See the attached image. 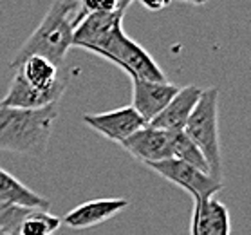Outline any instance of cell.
I'll use <instances>...</instances> for the list:
<instances>
[{"instance_id": "obj_1", "label": "cell", "mask_w": 251, "mask_h": 235, "mask_svg": "<svg viewBox=\"0 0 251 235\" xmlns=\"http://www.w3.org/2000/svg\"><path fill=\"white\" fill-rule=\"evenodd\" d=\"M78 11L80 0H54L38 27L17 51L9 67L17 71L20 63L29 56H44L60 67L67 56V51L73 47Z\"/></svg>"}, {"instance_id": "obj_2", "label": "cell", "mask_w": 251, "mask_h": 235, "mask_svg": "<svg viewBox=\"0 0 251 235\" xmlns=\"http://www.w3.org/2000/svg\"><path fill=\"white\" fill-rule=\"evenodd\" d=\"M56 118L58 105L36 110L0 105V150L29 157L46 156Z\"/></svg>"}, {"instance_id": "obj_3", "label": "cell", "mask_w": 251, "mask_h": 235, "mask_svg": "<svg viewBox=\"0 0 251 235\" xmlns=\"http://www.w3.org/2000/svg\"><path fill=\"white\" fill-rule=\"evenodd\" d=\"M98 56L116 63L125 71L130 78L150 81H168L157 62L150 56L147 49H143L137 42L125 35L123 22H116L109 31H105L89 49Z\"/></svg>"}, {"instance_id": "obj_4", "label": "cell", "mask_w": 251, "mask_h": 235, "mask_svg": "<svg viewBox=\"0 0 251 235\" xmlns=\"http://www.w3.org/2000/svg\"><path fill=\"white\" fill-rule=\"evenodd\" d=\"M183 132L194 141L206 157L210 176L223 183V156L219 143V89H202L199 102L188 118Z\"/></svg>"}, {"instance_id": "obj_5", "label": "cell", "mask_w": 251, "mask_h": 235, "mask_svg": "<svg viewBox=\"0 0 251 235\" xmlns=\"http://www.w3.org/2000/svg\"><path fill=\"white\" fill-rule=\"evenodd\" d=\"M145 166H149L150 170L159 174L161 178H165L166 181L177 184L179 188L186 190L188 194H192L195 201L211 199L224 186L221 181L211 178L210 174L202 172L199 168H195V166L188 165L184 161L176 159V157L155 161V163H147Z\"/></svg>"}, {"instance_id": "obj_6", "label": "cell", "mask_w": 251, "mask_h": 235, "mask_svg": "<svg viewBox=\"0 0 251 235\" xmlns=\"http://www.w3.org/2000/svg\"><path fill=\"white\" fill-rule=\"evenodd\" d=\"M81 120L92 131L120 145L141 127L147 125L132 105H125V107L109 110V112H100V114H83Z\"/></svg>"}, {"instance_id": "obj_7", "label": "cell", "mask_w": 251, "mask_h": 235, "mask_svg": "<svg viewBox=\"0 0 251 235\" xmlns=\"http://www.w3.org/2000/svg\"><path fill=\"white\" fill-rule=\"evenodd\" d=\"M121 147L141 163H155V161L170 159L174 157L172 149V132L155 129L152 125L141 127L134 132L130 138H126Z\"/></svg>"}, {"instance_id": "obj_8", "label": "cell", "mask_w": 251, "mask_h": 235, "mask_svg": "<svg viewBox=\"0 0 251 235\" xmlns=\"http://www.w3.org/2000/svg\"><path fill=\"white\" fill-rule=\"evenodd\" d=\"M65 91V81H60L52 89L42 91L36 87H31L27 81L24 80L22 75L15 71V76L11 80V85L7 89V94L0 100L2 107H13V109H27L36 110L44 109L49 105H58L60 98Z\"/></svg>"}, {"instance_id": "obj_9", "label": "cell", "mask_w": 251, "mask_h": 235, "mask_svg": "<svg viewBox=\"0 0 251 235\" xmlns=\"http://www.w3.org/2000/svg\"><path fill=\"white\" fill-rule=\"evenodd\" d=\"M132 80V107L137 110L145 123H150L168 102L176 96L179 87L170 81H150L130 78Z\"/></svg>"}, {"instance_id": "obj_10", "label": "cell", "mask_w": 251, "mask_h": 235, "mask_svg": "<svg viewBox=\"0 0 251 235\" xmlns=\"http://www.w3.org/2000/svg\"><path fill=\"white\" fill-rule=\"evenodd\" d=\"M128 207V201L121 197H103V199L87 201L80 207L73 208L63 217L62 223L73 230H85L105 223L123 212Z\"/></svg>"}, {"instance_id": "obj_11", "label": "cell", "mask_w": 251, "mask_h": 235, "mask_svg": "<svg viewBox=\"0 0 251 235\" xmlns=\"http://www.w3.org/2000/svg\"><path fill=\"white\" fill-rule=\"evenodd\" d=\"M201 92H202V89L197 85L179 87L177 94L168 102V105L147 125H152L155 129H163V131L168 132L183 131L188 118L194 112L195 105L199 102Z\"/></svg>"}, {"instance_id": "obj_12", "label": "cell", "mask_w": 251, "mask_h": 235, "mask_svg": "<svg viewBox=\"0 0 251 235\" xmlns=\"http://www.w3.org/2000/svg\"><path fill=\"white\" fill-rule=\"evenodd\" d=\"M229 210L215 197L195 201L192 213V235H229Z\"/></svg>"}, {"instance_id": "obj_13", "label": "cell", "mask_w": 251, "mask_h": 235, "mask_svg": "<svg viewBox=\"0 0 251 235\" xmlns=\"http://www.w3.org/2000/svg\"><path fill=\"white\" fill-rule=\"evenodd\" d=\"M0 201L24 208H38V210L51 208V201L27 188L22 181L6 172L2 166H0Z\"/></svg>"}, {"instance_id": "obj_14", "label": "cell", "mask_w": 251, "mask_h": 235, "mask_svg": "<svg viewBox=\"0 0 251 235\" xmlns=\"http://www.w3.org/2000/svg\"><path fill=\"white\" fill-rule=\"evenodd\" d=\"M17 71L29 85L42 89V91L52 89L62 81V78H58V67L44 56H29L27 60L20 63Z\"/></svg>"}, {"instance_id": "obj_15", "label": "cell", "mask_w": 251, "mask_h": 235, "mask_svg": "<svg viewBox=\"0 0 251 235\" xmlns=\"http://www.w3.org/2000/svg\"><path fill=\"white\" fill-rule=\"evenodd\" d=\"M60 226H62V219L49 213V210L33 208L22 219L17 235H56Z\"/></svg>"}, {"instance_id": "obj_16", "label": "cell", "mask_w": 251, "mask_h": 235, "mask_svg": "<svg viewBox=\"0 0 251 235\" xmlns=\"http://www.w3.org/2000/svg\"><path fill=\"white\" fill-rule=\"evenodd\" d=\"M172 149H174V157H176V159L184 161V163H188V165L199 168L202 172L210 174L206 157L202 156L199 147H197L183 131L172 132Z\"/></svg>"}, {"instance_id": "obj_17", "label": "cell", "mask_w": 251, "mask_h": 235, "mask_svg": "<svg viewBox=\"0 0 251 235\" xmlns=\"http://www.w3.org/2000/svg\"><path fill=\"white\" fill-rule=\"evenodd\" d=\"M33 208H24L0 201V232L6 235H17L18 226L22 219L31 212Z\"/></svg>"}, {"instance_id": "obj_18", "label": "cell", "mask_w": 251, "mask_h": 235, "mask_svg": "<svg viewBox=\"0 0 251 235\" xmlns=\"http://www.w3.org/2000/svg\"><path fill=\"white\" fill-rule=\"evenodd\" d=\"M118 11V0H80V11H78V24L83 17L92 13H112Z\"/></svg>"}, {"instance_id": "obj_19", "label": "cell", "mask_w": 251, "mask_h": 235, "mask_svg": "<svg viewBox=\"0 0 251 235\" xmlns=\"http://www.w3.org/2000/svg\"><path fill=\"white\" fill-rule=\"evenodd\" d=\"M137 2L143 4L149 11H161L163 7H166L170 4L172 0H137Z\"/></svg>"}, {"instance_id": "obj_20", "label": "cell", "mask_w": 251, "mask_h": 235, "mask_svg": "<svg viewBox=\"0 0 251 235\" xmlns=\"http://www.w3.org/2000/svg\"><path fill=\"white\" fill-rule=\"evenodd\" d=\"M134 0H118V11L121 13H125L126 11V7L130 6Z\"/></svg>"}, {"instance_id": "obj_21", "label": "cell", "mask_w": 251, "mask_h": 235, "mask_svg": "<svg viewBox=\"0 0 251 235\" xmlns=\"http://www.w3.org/2000/svg\"><path fill=\"white\" fill-rule=\"evenodd\" d=\"M183 2H188V4H195V6H202L208 0H183Z\"/></svg>"}, {"instance_id": "obj_22", "label": "cell", "mask_w": 251, "mask_h": 235, "mask_svg": "<svg viewBox=\"0 0 251 235\" xmlns=\"http://www.w3.org/2000/svg\"><path fill=\"white\" fill-rule=\"evenodd\" d=\"M0 235H6V234H2V232H0Z\"/></svg>"}]
</instances>
